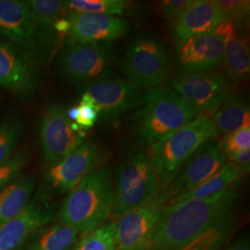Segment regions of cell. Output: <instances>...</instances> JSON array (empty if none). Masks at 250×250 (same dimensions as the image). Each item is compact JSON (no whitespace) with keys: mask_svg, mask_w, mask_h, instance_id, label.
I'll use <instances>...</instances> for the list:
<instances>
[{"mask_svg":"<svg viewBox=\"0 0 250 250\" xmlns=\"http://www.w3.org/2000/svg\"><path fill=\"white\" fill-rule=\"evenodd\" d=\"M238 181L211 197L164 206L148 250H181L234 210Z\"/></svg>","mask_w":250,"mask_h":250,"instance_id":"1","label":"cell"},{"mask_svg":"<svg viewBox=\"0 0 250 250\" xmlns=\"http://www.w3.org/2000/svg\"><path fill=\"white\" fill-rule=\"evenodd\" d=\"M114 188L111 169L101 167L92 170L69 192L61 206L59 224L71 226L80 234H85L112 217Z\"/></svg>","mask_w":250,"mask_h":250,"instance_id":"2","label":"cell"},{"mask_svg":"<svg viewBox=\"0 0 250 250\" xmlns=\"http://www.w3.org/2000/svg\"><path fill=\"white\" fill-rule=\"evenodd\" d=\"M142 107L131 117L134 133L144 146L151 148L199 116V112L170 87L147 89Z\"/></svg>","mask_w":250,"mask_h":250,"instance_id":"3","label":"cell"},{"mask_svg":"<svg viewBox=\"0 0 250 250\" xmlns=\"http://www.w3.org/2000/svg\"><path fill=\"white\" fill-rule=\"evenodd\" d=\"M0 35L40 67L57 48L58 33L33 15L24 1L0 0Z\"/></svg>","mask_w":250,"mask_h":250,"instance_id":"4","label":"cell"},{"mask_svg":"<svg viewBox=\"0 0 250 250\" xmlns=\"http://www.w3.org/2000/svg\"><path fill=\"white\" fill-rule=\"evenodd\" d=\"M218 135L212 119L200 115L150 148L161 193L170 187L185 162L203 145Z\"/></svg>","mask_w":250,"mask_h":250,"instance_id":"5","label":"cell"},{"mask_svg":"<svg viewBox=\"0 0 250 250\" xmlns=\"http://www.w3.org/2000/svg\"><path fill=\"white\" fill-rule=\"evenodd\" d=\"M161 195V185L151 157L144 153L133 154L118 169L112 217L116 220Z\"/></svg>","mask_w":250,"mask_h":250,"instance_id":"6","label":"cell"},{"mask_svg":"<svg viewBox=\"0 0 250 250\" xmlns=\"http://www.w3.org/2000/svg\"><path fill=\"white\" fill-rule=\"evenodd\" d=\"M170 68L165 45L148 33L134 36L122 66L125 80L140 89L159 86L169 76Z\"/></svg>","mask_w":250,"mask_h":250,"instance_id":"7","label":"cell"},{"mask_svg":"<svg viewBox=\"0 0 250 250\" xmlns=\"http://www.w3.org/2000/svg\"><path fill=\"white\" fill-rule=\"evenodd\" d=\"M113 59V42L64 45L57 56L55 67L65 80L86 85L110 72Z\"/></svg>","mask_w":250,"mask_h":250,"instance_id":"8","label":"cell"},{"mask_svg":"<svg viewBox=\"0 0 250 250\" xmlns=\"http://www.w3.org/2000/svg\"><path fill=\"white\" fill-rule=\"evenodd\" d=\"M39 136L44 161L51 166L79 147L85 133L67 117L62 105L52 103L41 117Z\"/></svg>","mask_w":250,"mask_h":250,"instance_id":"9","label":"cell"},{"mask_svg":"<svg viewBox=\"0 0 250 250\" xmlns=\"http://www.w3.org/2000/svg\"><path fill=\"white\" fill-rule=\"evenodd\" d=\"M83 94L98 107L105 123L117 122L143 101L140 88L111 72L86 84Z\"/></svg>","mask_w":250,"mask_h":250,"instance_id":"10","label":"cell"},{"mask_svg":"<svg viewBox=\"0 0 250 250\" xmlns=\"http://www.w3.org/2000/svg\"><path fill=\"white\" fill-rule=\"evenodd\" d=\"M107 152L96 144L83 143L70 155L51 165L45 174L46 189L52 193L71 192L85 175L103 166Z\"/></svg>","mask_w":250,"mask_h":250,"instance_id":"11","label":"cell"},{"mask_svg":"<svg viewBox=\"0 0 250 250\" xmlns=\"http://www.w3.org/2000/svg\"><path fill=\"white\" fill-rule=\"evenodd\" d=\"M170 87L199 113H215L229 96L225 78L212 72H183L171 80Z\"/></svg>","mask_w":250,"mask_h":250,"instance_id":"12","label":"cell"},{"mask_svg":"<svg viewBox=\"0 0 250 250\" xmlns=\"http://www.w3.org/2000/svg\"><path fill=\"white\" fill-rule=\"evenodd\" d=\"M167 198L161 196L115 220L116 250H148Z\"/></svg>","mask_w":250,"mask_h":250,"instance_id":"13","label":"cell"},{"mask_svg":"<svg viewBox=\"0 0 250 250\" xmlns=\"http://www.w3.org/2000/svg\"><path fill=\"white\" fill-rule=\"evenodd\" d=\"M55 208L48 196L38 192L26 208L0 225V250H21L38 230L50 224Z\"/></svg>","mask_w":250,"mask_h":250,"instance_id":"14","label":"cell"},{"mask_svg":"<svg viewBox=\"0 0 250 250\" xmlns=\"http://www.w3.org/2000/svg\"><path fill=\"white\" fill-rule=\"evenodd\" d=\"M226 161L219 144L208 141L203 145L185 162L170 187L162 192L167 202L200 186L220 170Z\"/></svg>","mask_w":250,"mask_h":250,"instance_id":"15","label":"cell"},{"mask_svg":"<svg viewBox=\"0 0 250 250\" xmlns=\"http://www.w3.org/2000/svg\"><path fill=\"white\" fill-rule=\"evenodd\" d=\"M39 83L38 66L16 46L0 40V86L29 99L36 95Z\"/></svg>","mask_w":250,"mask_h":250,"instance_id":"16","label":"cell"},{"mask_svg":"<svg viewBox=\"0 0 250 250\" xmlns=\"http://www.w3.org/2000/svg\"><path fill=\"white\" fill-rule=\"evenodd\" d=\"M66 17L71 22V28L66 36L65 45L112 42L125 36L131 29L128 21L116 16L68 12Z\"/></svg>","mask_w":250,"mask_h":250,"instance_id":"17","label":"cell"},{"mask_svg":"<svg viewBox=\"0 0 250 250\" xmlns=\"http://www.w3.org/2000/svg\"><path fill=\"white\" fill-rule=\"evenodd\" d=\"M224 39L208 33L181 41L176 45V62L183 72H211L224 62Z\"/></svg>","mask_w":250,"mask_h":250,"instance_id":"18","label":"cell"},{"mask_svg":"<svg viewBox=\"0 0 250 250\" xmlns=\"http://www.w3.org/2000/svg\"><path fill=\"white\" fill-rule=\"evenodd\" d=\"M221 23L216 0H191L178 18L170 24L178 43L194 36L212 33Z\"/></svg>","mask_w":250,"mask_h":250,"instance_id":"19","label":"cell"},{"mask_svg":"<svg viewBox=\"0 0 250 250\" xmlns=\"http://www.w3.org/2000/svg\"><path fill=\"white\" fill-rule=\"evenodd\" d=\"M240 30L228 22H221L216 27L215 34L224 39V62L226 73L231 80L240 83L250 78V43Z\"/></svg>","mask_w":250,"mask_h":250,"instance_id":"20","label":"cell"},{"mask_svg":"<svg viewBox=\"0 0 250 250\" xmlns=\"http://www.w3.org/2000/svg\"><path fill=\"white\" fill-rule=\"evenodd\" d=\"M35 188V179L20 174L0 191V225L20 214L26 208Z\"/></svg>","mask_w":250,"mask_h":250,"instance_id":"21","label":"cell"},{"mask_svg":"<svg viewBox=\"0 0 250 250\" xmlns=\"http://www.w3.org/2000/svg\"><path fill=\"white\" fill-rule=\"evenodd\" d=\"M219 134H231L244 127L250 126L249 101L238 95L230 94L212 119Z\"/></svg>","mask_w":250,"mask_h":250,"instance_id":"22","label":"cell"},{"mask_svg":"<svg viewBox=\"0 0 250 250\" xmlns=\"http://www.w3.org/2000/svg\"><path fill=\"white\" fill-rule=\"evenodd\" d=\"M80 233L71 226L57 224L45 226L30 238L27 250H72Z\"/></svg>","mask_w":250,"mask_h":250,"instance_id":"23","label":"cell"},{"mask_svg":"<svg viewBox=\"0 0 250 250\" xmlns=\"http://www.w3.org/2000/svg\"><path fill=\"white\" fill-rule=\"evenodd\" d=\"M242 174L243 172L235 164L230 161L226 162L220 170L212 176L207 179L200 186L186 194L171 198L166 204L170 205L190 199H200L211 197L231 187L232 184L238 181Z\"/></svg>","mask_w":250,"mask_h":250,"instance_id":"24","label":"cell"},{"mask_svg":"<svg viewBox=\"0 0 250 250\" xmlns=\"http://www.w3.org/2000/svg\"><path fill=\"white\" fill-rule=\"evenodd\" d=\"M234 210L225 215L181 250H221L236 224Z\"/></svg>","mask_w":250,"mask_h":250,"instance_id":"25","label":"cell"},{"mask_svg":"<svg viewBox=\"0 0 250 250\" xmlns=\"http://www.w3.org/2000/svg\"><path fill=\"white\" fill-rule=\"evenodd\" d=\"M23 133V122L16 112H9L0 122V166L14 155Z\"/></svg>","mask_w":250,"mask_h":250,"instance_id":"26","label":"cell"},{"mask_svg":"<svg viewBox=\"0 0 250 250\" xmlns=\"http://www.w3.org/2000/svg\"><path fill=\"white\" fill-rule=\"evenodd\" d=\"M130 3L124 0H69L64 1V11L77 13H99L120 16L128 12Z\"/></svg>","mask_w":250,"mask_h":250,"instance_id":"27","label":"cell"},{"mask_svg":"<svg viewBox=\"0 0 250 250\" xmlns=\"http://www.w3.org/2000/svg\"><path fill=\"white\" fill-rule=\"evenodd\" d=\"M72 250H116L115 221L83 234Z\"/></svg>","mask_w":250,"mask_h":250,"instance_id":"28","label":"cell"},{"mask_svg":"<svg viewBox=\"0 0 250 250\" xmlns=\"http://www.w3.org/2000/svg\"><path fill=\"white\" fill-rule=\"evenodd\" d=\"M221 22H228L238 30L249 22L250 1L249 0H216Z\"/></svg>","mask_w":250,"mask_h":250,"instance_id":"29","label":"cell"},{"mask_svg":"<svg viewBox=\"0 0 250 250\" xmlns=\"http://www.w3.org/2000/svg\"><path fill=\"white\" fill-rule=\"evenodd\" d=\"M33 15L45 25L54 26L57 20L62 18L64 1L60 0H27L24 1Z\"/></svg>","mask_w":250,"mask_h":250,"instance_id":"30","label":"cell"},{"mask_svg":"<svg viewBox=\"0 0 250 250\" xmlns=\"http://www.w3.org/2000/svg\"><path fill=\"white\" fill-rule=\"evenodd\" d=\"M218 144L225 157L233 153L250 149V126L226 134Z\"/></svg>","mask_w":250,"mask_h":250,"instance_id":"31","label":"cell"},{"mask_svg":"<svg viewBox=\"0 0 250 250\" xmlns=\"http://www.w3.org/2000/svg\"><path fill=\"white\" fill-rule=\"evenodd\" d=\"M28 158L29 155L26 151H20L0 166V191L21 174V171L26 165Z\"/></svg>","mask_w":250,"mask_h":250,"instance_id":"32","label":"cell"},{"mask_svg":"<svg viewBox=\"0 0 250 250\" xmlns=\"http://www.w3.org/2000/svg\"><path fill=\"white\" fill-rule=\"evenodd\" d=\"M78 108L79 116L76 121V124L79 125V127L83 131L92 128L99 119L98 107H96V105L88 99V97L83 94Z\"/></svg>","mask_w":250,"mask_h":250,"instance_id":"33","label":"cell"},{"mask_svg":"<svg viewBox=\"0 0 250 250\" xmlns=\"http://www.w3.org/2000/svg\"><path fill=\"white\" fill-rule=\"evenodd\" d=\"M191 0H163L161 2V9L163 16L170 23L178 18L179 15L187 9Z\"/></svg>","mask_w":250,"mask_h":250,"instance_id":"34","label":"cell"},{"mask_svg":"<svg viewBox=\"0 0 250 250\" xmlns=\"http://www.w3.org/2000/svg\"><path fill=\"white\" fill-rule=\"evenodd\" d=\"M230 162L235 164L244 174L250 171V149L243 150V151L233 153L226 157Z\"/></svg>","mask_w":250,"mask_h":250,"instance_id":"35","label":"cell"},{"mask_svg":"<svg viewBox=\"0 0 250 250\" xmlns=\"http://www.w3.org/2000/svg\"><path fill=\"white\" fill-rule=\"evenodd\" d=\"M71 28V22L69 21V19L66 16L63 18H60L57 20L54 23V29L55 31L58 33V35H66L68 34V32L70 31Z\"/></svg>","mask_w":250,"mask_h":250,"instance_id":"36","label":"cell"},{"mask_svg":"<svg viewBox=\"0 0 250 250\" xmlns=\"http://www.w3.org/2000/svg\"><path fill=\"white\" fill-rule=\"evenodd\" d=\"M226 250H250V238L244 234L237 238Z\"/></svg>","mask_w":250,"mask_h":250,"instance_id":"37","label":"cell"},{"mask_svg":"<svg viewBox=\"0 0 250 250\" xmlns=\"http://www.w3.org/2000/svg\"><path fill=\"white\" fill-rule=\"evenodd\" d=\"M66 115L72 122L76 123L78 116H79V108H78V106H74V107H70V108L66 109Z\"/></svg>","mask_w":250,"mask_h":250,"instance_id":"38","label":"cell"}]
</instances>
